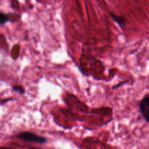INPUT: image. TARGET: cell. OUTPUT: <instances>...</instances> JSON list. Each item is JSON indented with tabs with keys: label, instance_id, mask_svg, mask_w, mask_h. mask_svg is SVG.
Segmentation results:
<instances>
[{
	"label": "cell",
	"instance_id": "obj_4",
	"mask_svg": "<svg viewBox=\"0 0 149 149\" xmlns=\"http://www.w3.org/2000/svg\"><path fill=\"white\" fill-rule=\"evenodd\" d=\"M8 21V17L7 15L4 13H0V24H3Z\"/></svg>",
	"mask_w": 149,
	"mask_h": 149
},
{
	"label": "cell",
	"instance_id": "obj_5",
	"mask_svg": "<svg viewBox=\"0 0 149 149\" xmlns=\"http://www.w3.org/2000/svg\"><path fill=\"white\" fill-rule=\"evenodd\" d=\"M13 90L15 91H17L19 93H23L24 92L23 89L20 86H15V87H13Z\"/></svg>",
	"mask_w": 149,
	"mask_h": 149
},
{
	"label": "cell",
	"instance_id": "obj_2",
	"mask_svg": "<svg viewBox=\"0 0 149 149\" xmlns=\"http://www.w3.org/2000/svg\"><path fill=\"white\" fill-rule=\"evenodd\" d=\"M17 137L26 141L36 142L39 143H44L47 141V140L45 138L43 137L38 136L34 133H33L31 132H27L20 133L19 134L17 135Z\"/></svg>",
	"mask_w": 149,
	"mask_h": 149
},
{
	"label": "cell",
	"instance_id": "obj_3",
	"mask_svg": "<svg viewBox=\"0 0 149 149\" xmlns=\"http://www.w3.org/2000/svg\"><path fill=\"white\" fill-rule=\"evenodd\" d=\"M111 16L113 18V19L116 23H118V24H119V25L122 26V25L124 24L125 19H124L123 17H122L121 16H118V15H114L113 13H111Z\"/></svg>",
	"mask_w": 149,
	"mask_h": 149
},
{
	"label": "cell",
	"instance_id": "obj_1",
	"mask_svg": "<svg viewBox=\"0 0 149 149\" xmlns=\"http://www.w3.org/2000/svg\"><path fill=\"white\" fill-rule=\"evenodd\" d=\"M140 113L146 121L149 122V94L145 95L139 102Z\"/></svg>",
	"mask_w": 149,
	"mask_h": 149
}]
</instances>
